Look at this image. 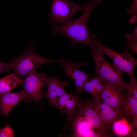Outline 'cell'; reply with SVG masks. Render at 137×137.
<instances>
[{"instance_id":"obj_14","label":"cell","mask_w":137,"mask_h":137,"mask_svg":"<svg viewBox=\"0 0 137 137\" xmlns=\"http://www.w3.org/2000/svg\"><path fill=\"white\" fill-rule=\"evenodd\" d=\"M120 109L122 114L132 119L134 128H137V99L127 93L124 95V98Z\"/></svg>"},{"instance_id":"obj_19","label":"cell","mask_w":137,"mask_h":137,"mask_svg":"<svg viewBox=\"0 0 137 137\" xmlns=\"http://www.w3.org/2000/svg\"><path fill=\"white\" fill-rule=\"evenodd\" d=\"M102 79L97 75H95L93 78H89L84 84L83 91H86L91 94L96 85Z\"/></svg>"},{"instance_id":"obj_7","label":"cell","mask_w":137,"mask_h":137,"mask_svg":"<svg viewBox=\"0 0 137 137\" xmlns=\"http://www.w3.org/2000/svg\"><path fill=\"white\" fill-rule=\"evenodd\" d=\"M58 63L63 67L65 74L75 83L76 87V95L79 96L83 91L84 84L90 78L86 72L78 67V66L83 64H77L68 59H59Z\"/></svg>"},{"instance_id":"obj_20","label":"cell","mask_w":137,"mask_h":137,"mask_svg":"<svg viewBox=\"0 0 137 137\" xmlns=\"http://www.w3.org/2000/svg\"><path fill=\"white\" fill-rule=\"evenodd\" d=\"M130 82L127 83L126 89L128 94L137 99V82L135 78L130 79Z\"/></svg>"},{"instance_id":"obj_12","label":"cell","mask_w":137,"mask_h":137,"mask_svg":"<svg viewBox=\"0 0 137 137\" xmlns=\"http://www.w3.org/2000/svg\"><path fill=\"white\" fill-rule=\"evenodd\" d=\"M68 84L66 81H61L57 77H53L48 76L45 95L50 105L54 106L60 96L66 92L65 88Z\"/></svg>"},{"instance_id":"obj_11","label":"cell","mask_w":137,"mask_h":137,"mask_svg":"<svg viewBox=\"0 0 137 137\" xmlns=\"http://www.w3.org/2000/svg\"><path fill=\"white\" fill-rule=\"evenodd\" d=\"M81 102L79 96L66 92L60 96L54 106L59 108L62 113L66 114L69 120H72L76 110L79 108Z\"/></svg>"},{"instance_id":"obj_9","label":"cell","mask_w":137,"mask_h":137,"mask_svg":"<svg viewBox=\"0 0 137 137\" xmlns=\"http://www.w3.org/2000/svg\"><path fill=\"white\" fill-rule=\"evenodd\" d=\"M104 80V87L100 99L103 102L109 104L114 109H120L124 99V91L115 84Z\"/></svg>"},{"instance_id":"obj_13","label":"cell","mask_w":137,"mask_h":137,"mask_svg":"<svg viewBox=\"0 0 137 137\" xmlns=\"http://www.w3.org/2000/svg\"><path fill=\"white\" fill-rule=\"evenodd\" d=\"M27 96L24 91L15 92H9L0 95V112L7 116L21 100L27 99Z\"/></svg>"},{"instance_id":"obj_15","label":"cell","mask_w":137,"mask_h":137,"mask_svg":"<svg viewBox=\"0 0 137 137\" xmlns=\"http://www.w3.org/2000/svg\"><path fill=\"white\" fill-rule=\"evenodd\" d=\"M22 79L15 73L0 78V95L10 92L21 83Z\"/></svg>"},{"instance_id":"obj_2","label":"cell","mask_w":137,"mask_h":137,"mask_svg":"<svg viewBox=\"0 0 137 137\" xmlns=\"http://www.w3.org/2000/svg\"><path fill=\"white\" fill-rule=\"evenodd\" d=\"M58 60L45 58L36 52L33 44L29 41L26 50L9 62L11 69L21 78L26 76L38 67L49 62H58Z\"/></svg>"},{"instance_id":"obj_1","label":"cell","mask_w":137,"mask_h":137,"mask_svg":"<svg viewBox=\"0 0 137 137\" xmlns=\"http://www.w3.org/2000/svg\"><path fill=\"white\" fill-rule=\"evenodd\" d=\"M103 0H91L88 3L82 15L74 20H70L61 25L53 24L52 36L57 33L62 35L71 41L73 48L77 44H81L89 47L92 50L96 48L89 36L87 26L88 17L92 10Z\"/></svg>"},{"instance_id":"obj_6","label":"cell","mask_w":137,"mask_h":137,"mask_svg":"<svg viewBox=\"0 0 137 137\" xmlns=\"http://www.w3.org/2000/svg\"><path fill=\"white\" fill-rule=\"evenodd\" d=\"M48 77L45 74L39 73L35 70L22 79L23 90L27 96L26 99L40 103L45 95L43 90L46 86Z\"/></svg>"},{"instance_id":"obj_8","label":"cell","mask_w":137,"mask_h":137,"mask_svg":"<svg viewBox=\"0 0 137 137\" xmlns=\"http://www.w3.org/2000/svg\"><path fill=\"white\" fill-rule=\"evenodd\" d=\"M75 116H80L85 119L92 129L107 131L108 127L105 126L95 109L92 100H89L81 102Z\"/></svg>"},{"instance_id":"obj_10","label":"cell","mask_w":137,"mask_h":137,"mask_svg":"<svg viewBox=\"0 0 137 137\" xmlns=\"http://www.w3.org/2000/svg\"><path fill=\"white\" fill-rule=\"evenodd\" d=\"M92 101L102 122L107 127L111 126L123 115L121 109L115 110L109 104L102 102L100 99H93Z\"/></svg>"},{"instance_id":"obj_3","label":"cell","mask_w":137,"mask_h":137,"mask_svg":"<svg viewBox=\"0 0 137 137\" xmlns=\"http://www.w3.org/2000/svg\"><path fill=\"white\" fill-rule=\"evenodd\" d=\"M103 54L97 48L92 50L91 56L95 63V68L94 71L90 75L97 76L115 84L124 91L127 83L125 82L123 80V72L114 64L108 62Z\"/></svg>"},{"instance_id":"obj_5","label":"cell","mask_w":137,"mask_h":137,"mask_svg":"<svg viewBox=\"0 0 137 137\" xmlns=\"http://www.w3.org/2000/svg\"><path fill=\"white\" fill-rule=\"evenodd\" d=\"M88 4H79L68 0H53L49 21L53 24H56L71 19L74 15L84 11Z\"/></svg>"},{"instance_id":"obj_23","label":"cell","mask_w":137,"mask_h":137,"mask_svg":"<svg viewBox=\"0 0 137 137\" xmlns=\"http://www.w3.org/2000/svg\"><path fill=\"white\" fill-rule=\"evenodd\" d=\"M15 136L13 130L8 124L0 129V137H13Z\"/></svg>"},{"instance_id":"obj_16","label":"cell","mask_w":137,"mask_h":137,"mask_svg":"<svg viewBox=\"0 0 137 137\" xmlns=\"http://www.w3.org/2000/svg\"><path fill=\"white\" fill-rule=\"evenodd\" d=\"M112 126L114 132L119 136H131L134 131L133 130L134 127L132 123H129L124 118H119L114 122Z\"/></svg>"},{"instance_id":"obj_4","label":"cell","mask_w":137,"mask_h":137,"mask_svg":"<svg viewBox=\"0 0 137 137\" xmlns=\"http://www.w3.org/2000/svg\"><path fill=\"white\" fill-rule=\"evenodd\" d=\"M95 46L102 54L112 59L114 64L122 72L126 73L130 79L134 78V71L137 64V59L134 58L129 51L125 50L119 54L107 47L101 43L95 35L90 36Z\"/></svg>"},{"instance_id":"obj_24","label":"cell","mask_w":137,"mask_h":137,"mask_svg":"<svg viewBox=\"0 0 137 137\" xmlns=\"http://www.w3.org/2000/svg\"><path fill=\"white\" fill-rule=\"evenodd\" d=\"M11 68L9 62H4L0 61V73L10 72Z\"/></svg>"},{"instance_id":"obj_22","label":"cell","mask_w":137,"mask_h":137,"mask_svg":"<svg viewBox=\"0 0 137 137\" xmlns=\"http://www.w3.org/2000/svg\"><path fill=\"white\" fill-rule=\"evenodd\" d=\"M105 86V81L104 79L100 82L96 86L92 93L91 94L93 99H100L101 93L104 89Z\"/></svg>"},{"instance_id":"obj_25","label":"cell","mask_w":137,"mask_h":137,"mask_svg":"<svg viewBox=\"0 0 137 137\" xmlns=\"http://www.w3.org/2000/svg\"></svg>"},{"instance_id":"obj_17","label":"cell","mask_w":137,"mask_h":137,"mask_svg":"<svg viewBox=\"0 0 137 137\" xmlns=\"http://www.w3.org/2000/svg\"><path fill=\"white\" fill-rule=\"evenodd\" d=\"M74 134L76 136L88 137L92 128L82 117L75 116L74 122Z\"/></svg>"},{"instance_id":"obj_18","label":"cell","mask_w":137,"mask_h":137,"mask_svg":"<svg viewBox=\"0 0 137 137\" xmlns=\"http://www.w3.org/2000/svg\"><path fill=\"white\" fill-rule=\"evenodd\" d=\"M137 27L135 26L133 32L131 33H127L125 36L127 40L124 47L125 50H129L137 54Z\"/></svg>"},{"instance_id":"obj_21","label":"cell","mask_w":137,"mask_h":137,"mask_svg":"<svg viewBox=\"0 0 137 137\" xmlns=\"http://www.w3.org/2000/svg\"><path fill=\"white\" fill-rule=\"evenodd\" d=\"M137 0H134L132 4L127 9V11L130 14L131 18L129 20L130 22L134 23L137 20Z\"/></svg>"}]
</instances>
